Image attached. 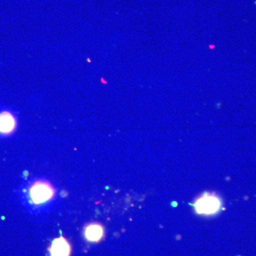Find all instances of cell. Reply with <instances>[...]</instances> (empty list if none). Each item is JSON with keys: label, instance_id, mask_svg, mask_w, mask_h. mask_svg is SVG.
<instances>
[{"label": "cell", "instance_id": "cell-1", "mask_svg": "<svg viewBox=\"0 0 256 256\" xmlns=\"http://www.w3.org/2000/svg\"><path fill=\"white\" fill-rule=\"evenodd\" d=\"M222 206V200L214 193H204L198 197L194 204L195 212L198 214L213 215L220 212Z\"/></svg>", "mask_w": 256, "mask_h": 256}, {"label": "cell", "instance_id": "cell-2", "mask_svg": "<svg viewBox=\"0 0 256 256\" xmlns=\"http://www.w3.org/2000/svg\"><path fill=\"white\" fill-rule=\"evenodd\" d=\"M56 190L52 184L47 181H37L30 188V196L35 204L46 203L54 198Z\"/></svg>", "mask_w": 256, "mask_h": 256}, {"label": "cell", "instance_id": "cell-3", "mask_svg": "<svg viewBox=\"0 0 256 256\" xmlns=\"http://www.w3.org/2000/svg\"><path fill=\"white\" fill-rule=\"evenodd\" d=\"M16 119L10 111L0 112V136H8L12 134L16 128Z\"/></svg>", "mask_w": 256, "mask_h": 256}, {"label": "cell", "instance_id": "cell-4", "mask_svg": "<svg viewBox=\"0 0 256 256\" xmlns=\"http://www.w3.org/2000/svg\"><path fill=\"white\" fill-rule=\"evenodd\" d=\"M50 256H70L72 246L64 236L55 238L50 248Z\"/></svg>", "mask_w": 256, "mask_h": 256}, {"label": "cell", "instance_id": "cell-5", "mask_svg": "<svg viewBox=\"0 0 256 256\" xmlns=\"http://www.w3.org/2000/svg\"><path fill=\"white\" fill-rule=\"evenodd\" d=\"M84 235L88 242H100L105 235L104 226L96 222L88 224L84 229Z\"/></svg>", "mask_w": 256, "mask_h": 256}]
</instances>
